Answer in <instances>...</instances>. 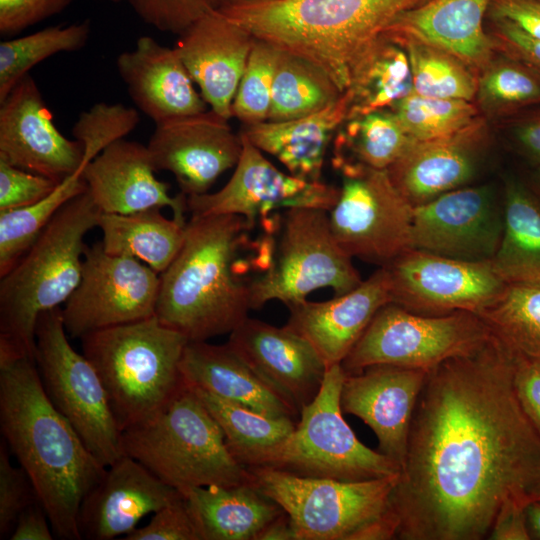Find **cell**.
<instances>
[{
  "label": "cell",
  "mask_w": 540,
  "mask_h": 540,
  "mask_svg": "<svg viewBox=\"0 0 540 540\" xmlns=\"http://www.w3.org/2000/svg\"><path fill=\"white\" fill-rule=\"evenodd\" d=\"M392 111L416 141L453 134L480 115L474 101L428 97L414 91Z\"/></svg>",
  "instance_id": "43"
},
{
  "label": "cell",
  "mask_w": 540,
  "mask_h": 540,
  "mask_svg": "<svg viewBox=\"0 0 540 540\" xmlns=\"http://www.w3.org/2000/svg\"><path fill=\"white\" fill-rule=\"evenodd\" d=\"M122 450L180 492L252 483L251 473L233 457L219 424L187 383L161 411L122 432Z\"/></svg>",
  "instance_id": "7"
},
{
  "label": "cell",
  "mask_w": 540,
  "mask_h": 540,
  "mask_svg": "<svg viewBox=\"0 0 540 540\" xmlns=\"http://www.w3.org/2000/svg\"><path fill=\"white\" fill-rule=\"evenodd\" d=\"M98 1H109V2L117 3V2H121V1H125V0H98ZM126 1H129V0H126Z\"/></svg>",
  "instance_id": "61"
},
{
  "label": "cell",
  "mask_w": 540,
  "mask_h": 540,
  "mask_svg": "<svg viewBox=\"0 0 540 540\" xmlns=\"http://www.w3.org/2000/svg\"><path fill=\"white\" fill-rule=\"evenodd\" d=\"M224 433L233 457L244 467H257L293 432L296 422L259 413L191 386Z\"/></svg>",
  "instance_id": "36"
},
{
  "label": "cell",
  "mask_w": 540,
  "mask_h": 540,
  "mask_svg": "<svg viewBox=\"0 0 540 540\" xmlns=\"http://www.w3.org/2000/svg\"><path fill=\"white\" fill-rule=\"evenodd\" d=\"M339 172L342 186L328 215L341 248L352 258L381 267L411 249L414 206L387 169L350 166Z\"/></svg>",
  "instance_id": "13"
},
{
  "label": "cell",
  "mask_w": 540,
  "mask_h": 540,
  "mask_svg": "<svg viewBox=\"0 0 540 540\" xmlns=\"http://www.w3.org/2000/svg\"><path fill=\"white\" fill-rule=\"evenodd\" d=\"M84 151L55 126L34 78L24 76L0 101V160L63 181L80 172Z\"/></svg>",
  "instance_id": "19"
},
{
  "label": "cell",
  "mask_w": 540,
  "mask_h": 540,
  "mask_svg": "<svg viewBox=\"0 0 540 540\" xmlns=\"http://www.w3.org/2000/svg\"><path fill=\"white\" fill-rule=\"evenodd\" d=\"M137 15L162 32L182 34L206 13L217 9L216 0H129Z\"/></svg>",
  "instance_id": "47"
},
{
  "label": "cell",
  "mask_w": 540,
  "mask_h": 540,
  "mask_svg": "<svg viewBox=\"0 0 540 540\" xmlns=\"http://www.w3.org/2000/svg\"><path fill=\"white\" fill-rule=\"evenodd\" d=\"M59 184L52 178L0 160V211L32 205L51 194Z\"/></svg>",
  "instance_id": "48"
},
{
  "label": "cell",
  "mask_w": 540,
  "mask_h": 540,
  "mask_svg": "<svg viewBox=\"0 0 540 540\" xmlns=\"http://www.w3.org/2000/svg\"><path fill=\"white\" fill-rule=\"evenodd\" d=\"M538 501H540V490H539V500Z\"/></svg>",
  "instance_id": "62"
},
{
  "label": "cell",
  "mask_w": 540,
  "mask_h": 540,
  "mask_svg": "<svg viewBox=\"0 0 540 540\" xmlns=\"http://www.w3.org/2000/svg\"><path fill=\"white\" fill-rule=\"evenodd\" d=\"M259 0H216L218 8L229 7L238 4H244L249 2H255Z\"/></svg>",
  "instance_id": "60"
},
{
  "label": "cell",
  "mask_w": 540,
  "mask_h": 540,
  "mask_svg": "<svg viewBox=\"0 0 540 540\" xmlns=\"http://www.w3.org/2000/svg\"><path fill=\"white\" fill-rule=\"evenodd\" d=\"M35 362L55 408L101 464L108 467L114 463L124 454L122 431L97 371L69 343L60 307L38 318Z\"/></svg>",
  "instance_id": "10"
},
{
  "label": "cell",
  "mask_w": 540,
  "mask_h": 540,
  "mask_svg": "<svg viewBox=\"0 0 540 540\" xmlns=\"http://www.w3.org/2000/svg\"><path fill=\"white\" fill-rule=\"evenodd\" d=\"M487 19H506L540 40V0H493Z\"/></svg>",
  "instance_id": "53"
},
{
  "label": "cell",
  "mask_w": 540,
  "mask_h": 540,
  "mask_svg": "<svg viewBox=\"0 0 540 540\" xmlns=\"http://www.w3.org/2000/svg\"><path fill=\"white\" fill-rule=\"evenodd\" d=\"M428 370L372 365L346 374L341 409L360 418L375 433L378 451L403 465L413 411Z\"/></svg>",
  "instance_id": "21"
},
{
  "label": "cell",
  "mask_w": 540,
  "mask_h": 540,
  "mask_svg": "<svg viewBox=\"0 0 540 540\" xmlns=\"http://www.w3.org/2000/svg\"><path fill=\"white\" fill-rule=\"evenodd\" d=\"M53 529L48 515L38 501L19 516L14 529L9 537L10 540H52Z\"/></svg>",
  "instance_id": "56"
},
{
  "label": "cell",
  "mask_w": 540,
  "mask_h": 540,
  "mask_svg": "<svg viewBox=\"0 0 540 540\" xmlns=\"http://www.w3.org/2000/svg\"><path fill=\"white\" fill-rule=\"evenodd\" d=\"M90 22L50 26L0 43V101L29 71L47 58L82 49L90 35Z\"/></svg>",
  "instance_id": "42"
},
{
  "label": "cell",
  "mask_w": 540,
  "mask_h": 540,
  "mask_svg": "<svg viewBox=\"0 0 540 540\" xmlns=\"http://www.w3.org/2000/svg\"><path fill=\"white\" fill-rule=\"evenodd\" d=\"M503 232V203L491 185L465 186L415 206L411 249L491 261Z\"/></svg>",
  "instance_id": "17"
},
{
  "label": "cell",
  "mask_w": 540,
  "mask_h": 540,
  "mask_svg": "<svg viewBox=\"0 0 540 540\" xmlns=\"http://www.w3.org/2000/svg\"><path fill=\"white\" fill-rule=\"evenodd\" d=\"M199 540H256L284 510L253 483L210 485L181 492Z\"/></svg>",
  "instance_id": "31"
},
{
  "label": "cell",
  "mask_w": 540,
  "mask_h": 540,
  "mask_svg": "<svg viewBox=\"0 0 540 540\" xmlns=\"http://www.w3.org/2000/svg\"><path fill=\"white\" fill-rule=\"evenodd\" d=\"M502 203L503 232L491 263L507 284L540 286V199L511 178Z\"/></svg>",
  "instance_id": "32"
},
{
  "label": "cell",
  "mask_w": 540,
  "mask_h": 540,
  "mask_svg": "<svg viewBox=\"0 0 540 540\" xmlns=\"http://www.w3.org/2000/svg\"><path fill=\"white\" fill-rule=\"evenodd\" d=\"M496 51L519 59L540 73V40L506 19L489 20Z\"/></svg>",
  "instance_id": "51"
},
{
  "label": "cell",
  "mask_w": 540,
  "mask_h": 540,
  "mask_svg": "<svg viewBox=\"0 0 540 540\" xmlns=\"http://www.w3.org/2000/svg\"><path fill=\"white\" fill-rule=\"evenodd\" d=\"M0 428L11 454L30 477L54 535L81 540L82 501L106 468L48 398L35 360L0 368Z\"/></svg>",
  "instance_id": "3"
},
{
  "label": "cell",
  "mask_w": 540,
  "mask_h": 540,
  "mask_svg": "<svg viewBox=\"0 0 540 540\" xmlns=\"http://www.w3.org/2000/svg\"><path fill=\"white\" fill-rule=\"evenodd\" d=\"M125 540H199L187 503L180 498L156 511L150 522L125 535Z\"/></svg>",
  "instance_id": "49"
},
{
  "label": "cell",
  "mask_w": 540,
  "mask_h": 540,
  "mask_svg": "<svg viewBox=\"0 0 540 540\" xmlns=\"http://www.w3.org/2000/svg\"><path fill=\"white\" fill-rule=\"evenodd\" d=\"M342 94L335 81L318 65L278 49L267 121L308 116L335 103Z\"/></svg>",
  "instance_id": "37"
},
{
  "label": "cell",
  "mask_w": 540,
  "mask_h": 540,
  "mask_svg": "<svg viewBox=\"0 0 540 540\" xmlns=\"http://www.w3.org/2000/svg\"><path fill=\"white\" fill-rule=\"evenodd\" d=\"M393 40L405 48L415 93L474 101L477 73L463 60L443 48L416 39Z\"/></svg>",
  "instance_id": "41"
},
{
  "label": "cell",
  "mask_w": 540,
  "mask_h": 540,
  "mask_svg": "<svg viewBox=\"0 0 540 540\" xmlns=\"http://www.w3.org/2000/svg\"><path fill=\"white\" fill-rule=\"evenodd\" d=\"M490 334L472 312L422 315L388 303L374 315L341 366L346 374L380 364L429 370L470 352Z\"/></svg>",
  "instance_id": "12"
},
{
  "label": "cell",
  "mask_w": 540,
  "mask_h": 540,
  "mask_svg": "<svg viewBox=\"0 0 540 540\" xmlns=\"http://www.w3.org/2000/svg\"><path fill=\"white\" fill-rule=\"evenodd\" d=\"M256 540H296L289 516L284 511L269 522L257 535Z\"/></svg>",
  "instance_id": "57"
},
{
  "label": "cell",
  "mask_w": 540,
  "mask_h": 540,
  "mask_svg": "<svg viewBox=\"0 0 540 540\" xmlns=\"http://www.w3.org/2000/svg\"><path fill=\"white\" fill-rule=\"evenodd\" d=\"M147 146L120 139L80 171L87 191L101 213L129 214L169 208L173 218L186 223L187 196L169 194V186L157 179Z\"/></svg>",
  "instance_id": "24"
},
{
  "label": "cell",
  "mask_w": 540,
  "mask_h": 540,
  "mask_svg": "<svg viewBox=\"0 0 540 540\" xmlns=\"http://www.w3.org/2000/svg\"><path fill=\"white\" fill-rule=\"evenodd\" d=\"M86 191L87 185L77 172L60 182L42 200L26 207L0 211V277L30 249L59 209Z\"/></svg>",
  "instance_id": "40"
},
{
  "label": "cell",
  "mask_w": 540,
  "mask_h": 540,
  "mask_svg": "<svg viewBox=\"0 0 540 540\" xmlns=\"http://www.w3.org/2000/svg\"><path fill=\"white\" fill-rule=\"evenodd\" d=\"M490 141V122L478 115L453 134L414 140L387 171L395 187L415 207L468 186L483 163Z\"/></svg>",
  "instance_id": "20"
},
{
  "label": "cell",
  "mask_w": 540,
  "mask_h": 540,
  "mask_svg": "<svg viewBox=\"0 0 540 540\" xmlns=\"http://www.w3.org/2000/svg\"><path fill=\"white\" fill-rule=\"evenodd\" d=\"M227 344L299 412L319 393L328 367L313 345L287 325L248 317Z\"/></svg>",
  "instance_id": "22"
},
{
  "label": "cell",
  "mask_w": 540,
  "mask_h": 540,
  "mask_svg": "<svg viewBox=\"0 0 540 540\" xmlns=\"http://www.w3.org/2000/svg\"><path fill=\"white\" fill-rule=\"evenodd\" d=\"M412 92V74L405 48L381 34L351 69L343 92L348 100L346 119L380 110L392 111Z\"/></svg>",
  "instance_id": "33"
},
{
  "label": "cell",
  "mask_w": 540,
  "mask_h": 540,
  "mask_svg": "<svg viewBox=\"0 0 540 540\" xmlns=\"http://www.w3.org/2000/svg\"><path fill=\"white\" fill-rule=\"evenodd\" d=\"M493 0H430L398 15L384 30L393 38H411L443 48L478 73L496 53L484 21Z\"/></svg>",
  "instance_id": "28"
},
{
  "label": "cell",
  "mask_w": 540,
  "mask_h": 540,
  "mask_svg": "<svg viewBox=\"0 0 540 540\" xmlns=\"http://www.w3.org/2000/svg\"><path fill=\"white\" fill-rule=\"evenodd\" d=\"M139 122L138 110L121 103L99 102L83 111L72 128L84 151L80 171L106 147L124 139Z\"/></svg>",
  "instance_id": "45"
},
{
  "label": "cell",
  "mask_w": 540,
  "mask_h": 540,
  "mask_svg": "<svg viewBox=\"0 0 540 540\" xmlns=\"http://www.w3.org/2000/svg\"><path fill=\"white\" fill-rule=\"evenodd\" d=\"M530 503L519 499H507L498 510L488 539L529 540L527 507Z\"/></svg>",
  "instance_id": "55"
},
{
  "label": "cell",
  "mask_w": 540,
  "mask_h": 540,
  "mask_svg": "<svg viewBox=\"0 0 540 540\" xmlns=\"http://www.w3.org/2000/svg\"><path fill=\"white\" fill-rule=\"evenodd\" d=\"M186 225L154 208L129 214L100 213L97 227L103 233L106 252L135 258L161 274L181 249Z\"/></svg>",
  "instance_id": "34"
},
{
  "label": "cell",
  "mask_w": 540,
  "mask_h": 540,
  "mask_svg": "<svg viewBox=\"0 0 540 540\" xmlns=\"http://www.w3.org/2000/svg\"><path fill=\"white\" fill-rule=\"evenodd\" d=\"M540 198V161L535 163V169L532 174V188Z\"/></svg>",
  "instance_id": "59"
},
{
  "label": "cell",
  "mask_w": 540,
  "mask_h": 540,
  "mask_svg": "<svg viewBox=\"0 0 540 540\" xmlns=\"http://www.w3.org/2000/svg\"><path fill=\"white\" fill-rule=\"evenodd\" d=\"M247 469L257 488L289 516L296 540L396 539L391 495L399 474L343 481L265 466Z\"/></svg>",
  "instance_id": "8"
},
{
  "label": "cell",
  "mask_w": 540,
  "mask_h": 540,
  "mask_svg": "<svg viewBox=\"0 0 540 540\" xmlns=\"http://www.w3.org/2000/svg\"><path fill=\"white\" fill-rule=\"evenodd\" d=\"M346 373L327 368L317 396L304 406L290 436L262 463L306 477L362 481L400 473V466L361 443L343 417L340 394Z\"/></svg>",
  "instance_id": "9"
},
{
  "label": "cell",
  "mask_w": 540,
  "mask_h": 540,
  "mask_svg": "<svg viewBox=\"0 0 540 540\" xmlns=\"http://www.w3.org/2000/svg\"><path fill=\"white\" fill-rule=\"evenodd\" d=\"M10 454L9 447L2 438L0 442V539L9 538L22 512L39 501L30 477L21 466L12 464Z\"/></svg>",
  "instance_id": "46"
},
{
  "label": "cell",
  "mask_w": 540,
  "mask_h": 540,
  "mask_svg": "<svg viewBox=\"0 0 540 540\" xmlns=\"http://www.w3.org/2000/svg\"><path fill=\"white\" fill-rule=\"evenodd\" d=\"M527 517L532 538L540 539V501H533L528 505Z\"/></svg>",
  "instance_id": "58"
},
{
  "label": "cell",
  "mask_w": 540,
  "mask_h": 540,
  "mask_svg": "<svg viewBox=\"0 0 540 540\" xmlns=\"http://www.w3.org/2000/svg\"><path fill=\"white\" fill-rule=\"evenodd\" d=\"M384 267L390 277L391 303L422 315L479 314L507 286L491 261H464L415 249Z\"/></svg>",
  "instance_id": "16"
},
{
  "label": "cell",
  "mask_w": 540,
  "mask_h": 540,
  "mask_svg": "<svg viewBox=\"0 0 540 540\" xmlns=\"http://www.w3.org/2000/svg\"><path fill=\"white\" fill-rule=\"evenodd\" d=\"M253 229L239 215H191L184 243L160 274L155 310L165 326L189 341L230 334L248 318L250 272L262 273L261 243L246 257Z\"/></svg>",
  "instance_id": "2"
},
{
  "label": "cell",
  "mask_w": 540,
  "mask_h": 540,
  "mask_svg": "<svg viewBox=\"0 0 540 540\" xmlns=\"http://www.w3.org/2000/svg\"><path fill=\"white\" fill-rule=\"evenodd\" d=\"M347 113L348 100L343 93L319 112L281 122L244 125L240 133L259 150L278 159L290 174L320 181L327 149Z\"/></svg>",
  "instance_id": "30"
},
{
  "label": "cell",
  "mask_w": 540,
  "mask_h": 540,
  "mask_svg": "<svg viewBox=\"0 0 540 540\" xmlns=\"http://www.w3.org/2000/svg\"><path fill=\"white\" fill-rule=\"evenodd\" d=\"M100 213L88 191L75 196L0 277V368L24 357L35 360L38 318L64 304L79 285L84 238L97 227Z\"/></svg>",
  "instance_id": "5"
},
{
  "label": "cell",
  "mask_w": 540,
  "mask_h": 540,
  "mask_svg": "<svg viewBox=\"0 0 540 540\" xmlns=\"http://www.w3.org/2000/svg\"><path fill=\"white\" fill-rule=\"evenodd\" d=\"M160 274L143 262L86 246L79 285L61 309L68 336L155 316Z\"/></svg>",
  "instance_id": "15"
},
{
  "label": "cell",
  "mask_w": 540,
  "mask_h": 540,
  "mask_svg": "<svg viewBox=\"0 0 540 540\" xmlns=\"http://www.w3.org/2000/svg\"><path fill=\"white\" fill-rule=\"evenodd\" d=\"M430 0H259L218 8L256 39L322 68L344 92L364 51L401 13Z\"/></svg>",
  "instance_id": "4"
},
{
  "label": "cell",
  "mask_w": 540,
  "mask_h": 540,
  "mask_svg": "<svg viewBox=\"0 0 540 540\" xmlns=\"http://www.w3.org/2000/svg\"><path fill=\"white\" fill-rule=\"evenodd\" d=\"M116 67L135 105L155 124L208 110L175 47L141 36L133 50L118 55Z\"/></svg>",
  "instance_id": "27"
},
{
  "label": "cell",
  "mask_w": 540,
  "mask_h": 540,
  "mask_svg": "<svg viewBox=\"0 0 540 540\" xmlns=\"http://www.w3.org/2000/svg\"><path fill=\"white\" fill-rule=\"evenodd\" d=\"M180 369L190 386L267 416L299 419L300 412L227 343L188 341Z\"/></svg>",
  "instance_id": "29"
},
{
  "label": "cell",
  "mask_w": 540,
  "mask_h": 540,
  "mask_svg": "<svg viewBox=\"0 0 540 540\" xmlns=\"http://www.w3.org/2000/svg\"><path fill=\"white\" fill-rule=\"evenodd\" d=\"M519 357L491 331L427 371L391 495L396 539L482 540L507 499L539 500L540 433L516 392Z\"/></svg>",
  "instance_id": "1"
},
{
  "label": "cell",
  "mask_w": 540,
  "mask_h": 540,
  "mask_svg": "<svg viewBox=\"0 0 540 540\" xmlns=\"http://www.w3.org/2000/svg\"><path fill=\"white\" fill-rule=\"evenodd\" d=\"M271 267L250 282L251 309L272 300L287 307L329 288L335 296L363 280L331 230L328 211L296 208L284 213Z\"/></svg>",
  "instance_id": "11"
},
{
  "label": "cell",
  "mask_w": 540,
  "mask_h": 540,
  "mask_svg": "<svg viewBox=\"0 0 540 540\" xmlns=\"http://www.w3.org/2000/svg\"><path fill=\"white\" fill-rule=\"evenodd\" d=\"M515 387L524 411L540 433V361L518 358Z\"/></svg>",
  "instance_id": "54"
},
{
  "label": "cell",
  "mask_w": 540,
  "mask_h": 540,
  "mask_svg": "<svg viewBox=\"0 0 540 540\" xmlns=\"http://www.w3.org/2000/svg\"><path fill=\"white\" fill-rule=\"evenodd\" d=\"M241 137L243 148L231 178L216 192L187 197L191 215H239L252 229L260 225L263 233L275 236L286 211H330L334 206L339 188L282 172L244 135Z\"/></svg>",
  "instance_id": "14"
},
{
  "label": "cell",
  "mask_w": 540,
  "mask_h": 540,
  "mask_svg": "<svg viewBox=\"0 0 540 540\" xmlns=\"http://www.w3.org/2000/svg\"><path fill=\"white\" fill-rule=\"evenodd\" d=\"M123 432L161 411L186 385L180 364L188 339L156 316L80 338Z\"/></svg>",
  "instance_id": "6"
},
{
  "label": "cell",
  "mask_w": 540,
  "mask_h": 540,
  "mask_svg": "<svg viewBox=\"0 0 540 540\" xmlns=\"http://www.w3.org/2000/svg\"><path fill=\"white\" fill-rule=\"evenodd\" d=\"M474 102L479 114L498 124L540 106V73L523 61L496 51L477 75Z\"/></svg>",
  "instance_id": "38"
},
{
  "label": "cell",
  "mask_w": 540,
  "mask_h": 540,
  "mask_svg": "<svg viewBox=\"0 0 540 540\" xmlns=\"http://www.w3.org/2000/svg\"><path fill=\"white\" fill-rule=\"evenodd\" d=\"M255 37L214 9L179 35L175 48L208 107L230 119Z\"/></svg>",
  "instance_id": "23"
},
{
  "label": "cell",
  "mask_w": 540,
  "mask_h": 540,
  "mask_svg": "<svg viewBox=\"0 0 540 540\" xmlns=\"http://www.w3.org/2000/svg\"><path fill=\"white\" fill-rule=\"evenodd\" d=\"M498 124L522 155L534 164L540 161V106Z\"/></svg>",
  "instance_id": "52"
},
{
  "label": "cell",
  "mask_w": 540,
  "mask_h": 540,
  "mask_svg": "<svg viewBox=\"0 0 540 540\" xmlns=\"http://www.w3.org/2000/svg\"><path fill=\"white\" fill-rule=\"evenodd\" d=\"M156 171L171 172L187 197L209 192L243 148L240 132L211 109L155 124L147 144Z\"/></svg>",
  "instance_id": "18"
},
{
  "label": "cell",
  "mask_w": 540,
  "mask_h": 540,
  "mask_svg": "<svg viewBox=\"0 0 540 540\" xmlns=\"http://www.w3.org/2000/svg\"><path fill=\"white\" fill-rule=\"evenodd\" d=\"M182 496L144 465L123 454L106 468L81 503L78 527L82 539L111 540L128 534L147 514Z\"/></svg>",
  "instance_id": "25"
},
{
  "label": "cell",
  "mask_w": 540,
  "mask_h": 540,
  "mask_svg": "<svg viewBox=\"0 0 540 540\" xmlns=\"http://www.w3.org/2000/svg\"><path fill=\"white\" fill-rule=\"evenodd\" d=\"M413 141L391 110L348 118L334 135L332 165L388 169Z\"/></svg>",
  "instance_id": "35"
},
{
  "label": "cell",
  "mask_w": 540,
  "mask_h": 540,
  "mask_svg": "<svg viewBox=\"0 0 540 540\" xmlns=\"http://www.w3.org/2000/svg\"><path fill=\"white\" fill-rule=\"evenodd\" d=\"M477 315L518 356L540 361V286L507 284Z\"/></svg>",
  "instance_id": "39"
},
{
  "label": "cell",
  "mask_w": 540,
  "mask_h": 540,
  "mask_svg": "<svg viewBox=\"0 0 540 540\" xmlns=\"http://www.w3.org/2000/svg\"><path fill=\"white\" fill-rule=\"evenodd\" d=\"M278 49L256 39L234 96L231 112L243 125L267 121Z\"/></svg>",
  "instance_id": "44"
},
{
  "label": "cell",
  "mask_w": 540,
  "mask_h": 540,
  "mask_svg": "<svg viewBox=\"0 0 540 540\" xmlns=\"http://www.w3.org/2000/svg\"><path fill=\"white\" fill-rule=\"evenodd\" d=\"M388 303L391 283L383 266L345 294L288 307L286 325L307 339L330 367L342 363L377 311Z\"/></svg>",
  "instance_id": "26"
},
{
  "label": "cell",
  "mask_w": 540,
  "mask_h": 540,
  "mask_svg": "<svg viewBox=\"0 0 540 540\" xmlns=\"http://www.w3.org/2000/svg\"><path fill=\"white\" fill-rule=\"evenodd\" d=\"M73 0H0V33L11 35L62 12Z\"/></svg>",
  "instance_id": "50"
}]
</instances>
